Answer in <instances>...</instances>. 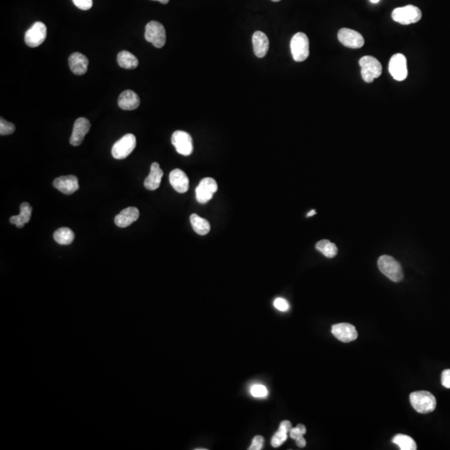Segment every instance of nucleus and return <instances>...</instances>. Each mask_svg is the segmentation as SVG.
Masks as SVG:
<instances>
[{
	"label": "nucleus",
	"mask_w": 450,
	"mask_h": 450,
	"mask_svg": "<svg viewBox=\"0 0 450 450\" xmlns=\"http://www.w3.org/2000/svg\"><path fill=\"white\" fill-rule=\"evenodd\" d=\"M412 407L419 414H429L436 408V399L429 391H416L410 393Z\"/></svg>",
	"instance_id": "f257e3e1"
},
{
	"label": "nucleus",
	"mask_w": 450,
	"mask_h": 450,
	"mask_svg": "<svg viewBox=\"0 0 450 450\" xmlns=\"http://www.w3.org/2000/svg\"><path fill=\"white\" fill-rule=\"evenodd\" d=\"M378 267L382 274L393 282H400L404 278L402 267L395 258L383 255L378 259Z\"/></svg>",
	"instance_id": "f03ea898"
},
{
	"label": "nucleus",
	"mask_w": 450,
	"mask_h": 450,
	"mask_svg": "<svg viewBox=\"0 0 450 450\" xmlns=\"http://www.w3.org/2000/svg\"><path fill=\"white\" fill-rule=\"evenodd\" d=\"M422 18V12L414 5H407L405 7L397 8L392 12V18L403 25L415 23Z\"/></svg>",
	"instance_id": "7ed1b4c3"
},
{
	"label": "nucleus",
	"mask_w": 450,
	"mask_h": 450,
	"mask_svg": "<svg viewBox=\"0 0 450 450\" xmlns=\"http://www.w3.org/2000/svg\"><path fill=\"white\" fill-rule=\"evenodd\" d=\"M291 53L296 62H303L309 55V38L304 33H297L290 41Z\"/></svg>",
	"instance_id": "20e7f679"
},
{
	"label": "nucleus",
	"mask_w": 450,
	"mask_h": 450,
	"mask_svg": "<svg viewBox=\"0 0 450 450\" xmlns=\"http://www.w3.org/2000/svg\"><path fill=\"white\" fill-rule=\"evenodd\" d=\"M359 66L361 67L362 78L368 84H370L382 74L381 64L373 56L362 57L359 60Z\"/></svg>",
	"instance_id": "39448f33"
},
{
	"label": "nucleus",
	"mask_w": 450,
	"mask_h": 450,
	"mask_svg": "<svg viewBox=\"0 0 450 450\" xmlns=\"http://www.w3.org/2000/svg\"><path fill=\"white\" fill-rule=\"evenodd\" d=\"M145 39L156 48H162L166 43V32L162 23L151 21L145 27Z\"/></svg>",
	"instance_id": "423d86ee"
},
{
	"label": "nucleus",
	"mask_w": 450,
	"mask_h": 450,
	"mask_svg": "<svg viewBox=\"0 0 450 450\" xmlns=\"http://www.w3.org/2000/svg\"><path fill=\"white\" fill-rule=\"evenodd\" d=\"M136 147V138L132 134H128L122 137L114 144L112 148V155L116 160H124L127 158Z\"/></svg>",
	"instance_id": "0eeeda50"
},
{
	"label": "nucleus",
	"mask_w": 450,
	"mask_h": 450,
	"mask_svg": "<svg viewBox=\"0 0 450 450\" xmlns=\"http://www.w3.org/2000/svg\"><path fill=\"white\" fill-rule=\"evenodd\" d=\"M47 36V28L42 22H36L32 27L27 30L24 36V41L29 47L35 48L41 45Z\"/></svg>",
	"instance_id": "6e6552de"
},
{
	"label": "nucleus",
	"mask_w": 450,
	"mask_h": 450,
	"mask_svg": "<svg viewBox=\"0 0 450 450\" xmlns=\"http://www.w3.org/2000/svg\"><path fill=\"white\" fill-rule=\"evenodd\" d=\"M172 144L179 154L189 156L193 153V140L191 135L184 131L177 130L173 134Z\"/></svg>",
	"instance_id": "1a4fd4ad"
},
{
	"label": "nucleus",
	"mask_w": 450,
	"mask_h": 450,
	"mask_svg": "<svg viewBox=\"0 0 450 450\" xmlns=\"http://www.w3.org/2000/svg\"><path fill=\"white\" fill-rule=\"evenodd\" d=\"M388 71L391 76L397 81H403L408 76V67L407 60L405 55L402 54H396L391 57Z\"/></svg>",
	"instance_id": "9d476101"
},
{
	"label": "nucleus",
	"mask_w": 450,
	"mask_h": 450,
	"mask_svg": "<svg viewBox=\"0 0 450 450\" xmlns=\"http://www.w3.org/2000/svg\"><path fill=\"white\" fill-rule=\"evenodd\" d=\"M217 190L218 184L214 178H203L195 191L197 201L199 203H208Z\"/></svg>",
	"instance_id": "9b49d317"
},
{
	"label": "nucleus",
	"mask_w": 450,
	"mask_h": 450,
	"mask_svg": "<svg viewBox=\"0 0 450 450\" xmlns=\"http://www.w3.org/2000/svg\"><path fill=\"white\" fill-rule=\"evenodd\" d=\"M338 39L341 44L350 48H360L364 44L361 34L350 29H341L338 33Z\"/></svg>",
	"instance_id": "f8f14e48"
},
{
	"label": "nucleus",
	"mask_w": 450,
	"mask_h": 450,
	"mask_svg": "<svg viewBox=\"0 0 450 450\" xmlns=\"http://www.w3.org/2000/svg\"><path fill=\"white\" fill-rule=\"evenodd\" d=\"M331 331L337 339L343 343H350L358 338V332L355 327L348 323H341L333 325Z\"/></svg>",
	"instance_id": "ddd939ff"
},
{
	"label": "nucleus",
	"mask_w": 450,
	"mask_h": 450,
	"mask_svg": "<svg viewBox=\"0 0 450 450\" xmlns=\"http://www.w3.org/2000/svg\"><path fill=\"white\" fill-rule=\"evenodd\" d=\"M91 124L89 119L86 118H78L73 124V132L71 135V145L80 146L85 140V135H87L90 129Z\"/></svg>",
	"instance_id": "4468645a"
},
{
	"label": "nucleus",
	"mask_w": 450,
	"mask_h": 450,
	"mask_svg": "<svg viewBox=\"0 0 450 450\" xmlns=\"http://www.w3.org/2000/svg\"><path fill=\"white\" fill-rule=\"evenodd\" d=\"M54 187L56 188L60 192L67 195H70L78 190V178L73 175L61 176L55 178L54 181Z\"/></svg>",
	"instance_id": "2eb2a0df"
},
{
	"label": "nucleus",
	"mask_w": 450,
	"mask_h": 450,
	"mask_svg": "<svg viewBox=\"0 0 450 450\" xmlns=\"http://www.w3.org/2000/svg\"><path fill=\"white\" fill-rule=\"evenodd\" d=\"M169 182L174 190L180 194L186 193L189 190L190 180L186 173L179 169H174L169 174Z\"/></svg>",
	"instance_id": "dca6fc26"
},
{
	"label": "nucleus",
	"mask_w": 450,
	"mask_h": 450,
	"mask_svg": "<svg viewBox=\"0 0 450 450\" xmlns=\"http://www.w3.org/2000/svg\"><path fill=\"white\" fill-rule=\"evenodd\" d=\"M139 217H140V210L135 207H128L117 215L115 219V223L119 228H126L129 226L134 222L137 221Z\"/></svg>",
	"instance_id": "f3484780"
},
{
	"label": "nucleus",
	"mask_w": 450,
	"mask_h": 450,
	"mask_svg": "<svg viewBox=\"0 0 450 450\" xmlns=\"http://www.w3.org/2000/svg\"><path fill=\"white\" fill-rule=\"evenodd\" d=\"M69 65L71 71L74 74L83 75L87 72L89 60L82 54L73 53L69 56Z\"/></svg>",
	"instance_id": "a211bd4d"
},
{
	"label": "nucleus",
	"mask_w": 450,
	"mask_h": 450,
	"mask_svg": "<svg viewBox=\"0 0 450 450\" xmlns=\"http://www.w3.org/2000/svg\"><path fill=\"white\" fill-rule=\"evenodd\" d=\"M119 107L124 110H134L139 108L140 98L133 90H125L119 95L118 100Z\"/></svg>",
	"instance_id": "6ab92c4d"
},
{
	"label": "nucleus",
	"mask_w": 450,
	"mask_h": 450,
	"mask_svg": "<svg viewBox=\"0 0 450 450\" xmlns=\"http://www.w3.org/2000/svg\"><path fill=\"white\" fill-rule=\"evenodd\" d=\"M163 175L164 172L160 169L158 163H153L151 165L150 173L144 180V187L150 191L157 190L160 188Z\"/></svg>",
	"instance_id": "aec40b11"
},
{
	"label": "nucleus",
	"mask_w": 450,
	"mask_h": 450,
	"mask_svg": "<svg viewBox=\"0 0 450 450\" xmlns=\"http://www.w3.org/2000/svg\"><path fill=\"white\" fill-rule=\"evenodd\" d=\"M253 46L254 55H256V57H264L267 55L270 47L267 35L261 31H256L253 35Z\"/></svg>",
	"instance_id": "412c9836"
},
{
	"label": "nucleus",
	"mask_w": 450,
	"mask_h": 450,
	"mask_svg": "<svg viewBox=\"0 0 450 450\" xmlns=\"http://www.w3.org/2000/svg\"><path fill=\"white\" fill-rule=\"evenodd\" d=\"M32 215V207L30 206V203L27 202L21 203L20 205V214L15 216H12L10 218V223L15 224L17 228H23L24 224L29 223Z\"/></svg>",
	"instance_id": "4be33fe9"
},
{
	"label": "nucleus",
	"mask_w": 450,
	"mask_h": 450,
	"mask_svg": "<svg viewBox=\"0 0 450 450\" xmlns=\"http://www.w3.org/2000/svg\"><path fill=\"white\" fill-rule=\"evenodd\" d=\"M291 429H292V423L289 421H283L280 423L279 430L273 436L272 440H271V445L274 448H278L279 446H281L288 439V434L290 431Z\"/></svg>",
	"instance_id": "5701e85b"
},
{
	"label": "nucleus",
	"mask_w": 450,
	"mask_h": 450,
	"mask_svg": "<svg viewBox=\"0 0 450 450\" xmlns=\"http://www.w3.org/2000/svg\"><path fill=\"white\" fill-rule=\"evenodd\" d=\"M119 66L124 69H135L139 65V60L128 51H121L117 56Z\"/></svg>",
	"instance_id": "b1692460"
},
{
	"label": "nucleus",
	"mask_w": 450,
	"mask_h": 450,
	"mask_svg": "<svg viewBox=\"0 0 450 450\" xmlns=\"http://www.w3.org/2000/svg\"><path fill=\"white\" fill-rule=\"evenodd\" d=\"M190 222L195 233L199 235H206L210 231V224L208 220L203 219L196 214L190 216Z\"/></svg>",
	"instance_id": "393cba45"
},
{
	"label": "nucleus",
	"mask_w": 450,
	"mask_h": 450,
	"mask_svg": "<svg viewBox=\"0 0 450 450\" xmlns=\"http://www.w3.org/2000/svg\"><path fill=\"white\" fill-rule=\"evenodd\" d=\"M55 241L61 245H69L74 240V233L69 228H60L54 233Z\"/></svg>",
	"instance_id": "a878e982"
},
{
	"label": "nucleus",
	"mask_w": 450,
	"mask_h": 450,
	"mask_svg": "<svg viewBox=\"0 0 450 450\" xmlns=\"http://www.w3.org/2000/svg\"><path fill=\"white\" fill-rule=\"evenodd\" d=\"M316 249L329 258H334L338 254L337 246L328 240H320L316 244Z\"/></svg>",
	"instance_id": "bb28decb"
},
{
	"label": "nucleus",
	"mask_w": 450,
	"mask_h": 450,
	"mask_svg": "<svg viewBox=\"0 0 450 450\" xmlns=\"http://www.w3.org/2000/svg\"><path fill=\"white\" fill-rule=\"evenodd\" d=\"M392 442L397 444L401 450L417 449V444L414 439L405 434H397L396 436L393 437Z\"/></svg>",
	"instance_id": "cd10ccee"
},
{
	"label": "nucleus",
	"mask_w": 450,
	"mask_h": 450,
	"mask_svg": "<svg viewBox=\"0 0 450 450\" xmlns=\"http://www.w3.org/2000/svg\"><path fill=\"white\" fill-rule=\"evenodd\" d=\"M15 130V125L10 122H8L5 119L1 118L0 119V135L2 136L11 135Z\"/></svg>",
	"instance_id": "c85d7f7f"
},
{
	"label": "nucleus",
	"mask_w": 450,
	"mask_h": 450,
	"mask_svg": "<svg viewBox=\"0 0 450 450\" xmlns=\"http://www.w3.org/2000/svg\"><path fill=\"white\" fill-rule=\"evenodd\" d=\"M250 393L254 397L264 398L267 396L268 390L262 384H254L250 388Z\"/></svg>",
	"instance_id": "c756f323"
},
{
	"label": "nucleus",
	"mask_w": 450,
	"mask_h": 450,
	"mask_svg": "<svg viewBox=\"0 0 450 450\" xmlns=\"http://www.w3.org/2000/svg\"><path fill=\"white\" fill-rule=\"evenodd\" d=\"M306 427L304 425H298L295 428H292L289 431V435L293 439H297L300 437L304 436L306 434Z\"/></svg>",
	"instance_id": "7c9ffc66"
},
{
	"label": "nucleus",
	"mask_w": 450,
	"mask_h": 450,
	"mask_svg": "<svg viewBox=\"0 0 450 450\" xmlns=\"http://www.w3.org/2000/svg\"><path fill=\"white\" fill-rule=\"evenodd\" d=\"M274 305L278 310L282 311V312H286L289 309L288 302L282 298H277L276 300H274Z\"/></svg>",
	"instance_id": "2f4dec72"
},
{
	"label": "nucleus",
	"mask_w": 450,
	"mask_h": 450,
	"mask_svg": "<svg viewBox=\"0 0 450 450\" xmlns=\"http://www.w3.org/2000/svg\"><path fill=\"white\" fill-rule=\"evenodd\" d=\"M263 443H264V439L261 435H257L254 437L252 442V444L249 447V450H260L263 448Z\"/></svg>",
	"instance_id": "473e14b6"
},
{
	"label": "nucleus",
	"mask_w": 450,
	"mask_h": 450,
	"mask_svg": "<svg viewBox=\"0 0 450 450\" xmlns=\"http://www.w3.org/2000/svg\"><path fill=\"white\" fill-rule=\"evenodd\" d=\"M73 2L81 10H89L93 6V0H73Z\"/></svg>",
	"instance_id": "72a5a7b5"
},
{
	"label": "nucleus",
	"mask_w": 450,
	"mask_h": 450,
	"mask_svg": "<svg viewBox=\"0 0 450 450\" xmlns=\"http://www.w3.org/2000/svg\"><path fill=\"white\" fill-rule=\"evenodd\" d=\"M441 382L443 387L450 388V369H445L443 371Z\"/></svg>",
	"instance_id": "f704fd0d"
},
{
	"label": "nucleus",
	"mask_w": 450,
	"mask_h": 450,
	"mask_svg": "<svg viewBox=\"0 0 450 450\" xmlns=\"http://www.w3.org/2000/svg\"><path fill=\"white\" fill-rule=\"evenodd\" d=\"M295 441H296V444L300 448H304V447L306 446V440L304 439V436L298 438L297 439H295Z\"/></svg>",
	"instance_id": "c9c22d12"
},
{
	"label": "nucleus",
	"mask_w": 450,
	"mask_h": 450,
	"mask_svg": "<svg viewBox=\"0 0 450 450\" xmlns=\"http://www.w3.org/2000/svg\"><path fill=\"white\" fill-rule=\"evenodd\" d=\"M153 1H158V2L161 3V4L167 5L168 3H169L170 0H153Z\"/></svg>",
	"instance_id": "e433bc0d"
},
{
	"label": "nucleus",
	"mask_w": 450,
	"mask_h": 450,
	"mask_svg": "<svg viewBox=\"0 0 450 450\" xmlns=\"http://www.w3.org/2000/svg\"><path fill=\"white\" fill-rule=\"evenodd\" d=\"M315 210H312L310 211V212H309L308 215H307V216H308V217H309V216H312V215H315Z\"/></svg>",
	"instance_id": "4c0bfd02"
},
{
	"label": "nucleus",
	"mask_w": 450,
	"mask_h": 450,
	"mask_svg": "<svg viewBox=\"0 0 450 450\" xmlns=\"http://www.w3.org/2000/svg\"><path fill=\"white\" fill-rule=\"evenodd\" d=\"M370 1L373 4H376V3L380 2V0H370Z\"/></svg>",
	"instance_id": "58836bf2"
},
{
	"label": "nucleus",
	"mask_w": 450,
	"mask_h": 450,
	"mask_svg": "<svg viewBox=\"0 0 450 450\" xmlns=\"http://www.w3.org/2000/svg\"><path fill=\"white\" fill-rule=\"evenodd\" d=\"M272 1H274V2H279L280 0H272Z\"/></svg>",
	"instance_id": "ea45409f"
}]
</instances>
